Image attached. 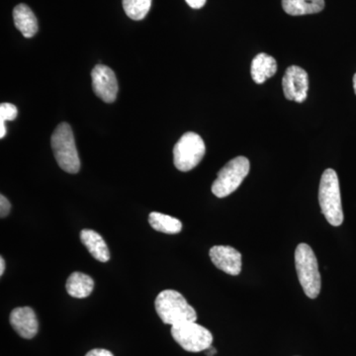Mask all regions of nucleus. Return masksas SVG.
Instances as JSON below:
<instances>
[{
    "mask_svg": "<svg viewBox=\"0 0 356 356\" xmlns=\"http://www.w3.org/2000/svg\"><path fill=\"white\" fill-rule=\"evenodd\" d=\"M18 115L17 107L11 103H1L0 105V138L6 135V122L15 120Z\"/></svg>",
    "mask_w": 356,
    "mask_h": 356,
    "instance_id": "19",
    "label": "nucleus"
},
{
    "mask_svg": "<svg viewBox=\"0 0 356 356\" xmlns=\"http://www.w3.org/2000/svg\"><path fill=\"white\" fill-rule=\"evenodd\" d=\"M4 270H6V261L3 257H0V276L3 275Z\"/></svg>",
    "mask_w": 356,
    "mask_h": 356,
    "instance_id": "23",
    "label": "nucleus"
},
{
    "mask_svg": "<svg viewBox=\"0 0 356 356\" xmlns=\"http://www.w3.org/2000/svg\"><path fill=\"white\" fill-rule=\"evenodd\" d=\"M250 161L245 156H236L218 172L212 185V192L218 198H224L235 192L250 172Z\"/></svg>",
    "mask_w": 356,
    "mask_h": 356,
    "instance_id": "5",
    "label": "nucleus"
},
{
    "mask_svg": "<svg viewBox=\"0 0 356 356\" xmlns=\"http://www.w3.org/2000/svg\"><path fill=\"white\" fill-rule=\"evenodd\" d=\"M81 243L88 248L89 254L92 255L96 261L107 262L110 259L109 248L99 234L93 229H83L81 233Z\"/></svg>",
    "mask_w": 356,
    "mask_h": 356,
    "instance_id": "13",
    "label": "nucleus"
},
{
    "mask_svg": "<svg viewBox=\"0 0 356 356\" xmlns=\"http://www.w3.org/2000/svg\"><path fill=\"white\" fill-rule=\"evenodd\" d=\"M295 266L300 284L309 298H317L322 287L317 257L310 245L300 243L295 250Z\"/></svg>",
    "mask_w": 356,
    "mask_h": 356,
    "instance_id": "3",
    "label": "nucleus"
},
{
    "mask_svg": "<svg viewBox=\"0 0 356 356\" xmlns=\"http://www.w3.org/2000/svg\"><path fill=\"white\" fill-rule=\"evenodd\" d=\"M206 147L198 134L185 133L173 147V163L180 172L193 170L202 161Z\"/></svg>",
    "mask_w": 356,
    "mask_h": 356,
    "instance_id": "6",
    "label": "nucleus"
},
{
    "mask_svg": "<svg viewBox=\"0 0 356 356\" xmlns=\"http://www.w3.org/2000/svg\"><path fill=\"white\" fill-rule=\"evenodd\" d=\"M353 89H355V92L356 95V74H355V76H353Z\"/></svg>",
    "mask_w": 356,
    "mask_h": 356,
    "instance_id": "25",
    "label": "nucleus"
},
{
    "mask_svg": "<svg viewBox=\"0 0 356 356\" xmlns=\"http://www.w3.org/2000/svg\"><path fill=\"white\" fill-rule=\"evenodd\" d=\"M285 13L292 16L321 13L325 8V0H282Z\"/></svg>",
    "mask_w": 356,
    "mask_h": 356,
    "instance_id": "16",
    "label": "nucleus"
},
{
    "mask_svg": "<svg viewBox=\"0 0 356 356\" xmlns=\"http://www.w3.org/2000/svg\"><path fill=\"white\" fill-rule=\"evenodd\" d=\"M282 86L283 92L288 100L298 103L304 102L308 95V74L298 65H291L285 72Z\"/></svg>",
    "mask_w": 356,
    "mask_h": 356,
    "instance_id": "8",
    "label": "nucleus"
},
{
    "mask_svg": "<svg viewBox=\"0 0 356 356\" xmlns=\"http://www.w3.org/2000/svg\"><path fill=\"white\" fill-rule=\"evenodd\" d=\"M154 307L161 320L172 327L197 320L195 309L175 290H165L159 293L154 301Z\"/></svg>",
    "mask_w": 356,
    "mask_h": 356,
    "instance_id": "1",
    "label": "nucleus"
},
{
    "mask_svg": "<svg viewBox=\"0 0 356 356\" xmlns=\"http://www.w3.org/2000/svg\"><path fill=\"white\" fill-rule=\"evenodd\" d=\"M318 202L323 214L332 226L339 227L343 224V211L339 177L332 168L325 170L321 178Z\"/></svg>",
    "mask_w": 356,
    "mask_h": 356,
    "instance_id": "2",
    "label": "nucleus"
},
{
    "mask_svg": "<svg viewBox=\"0 0 356 356\" xmlns=\"http://www.w3.org/2000/svg\"><path fill=\"white\" fill-rule=\"evenodd\" d=\"M153 0H122L123 8L131 19L139 21L144 19L151 9Z\"/></svg>",
    "mask_w": 356,
    "mask_h": 356,
    "instance_id": "18",
    "label": "nucleus"
},
{
    "mask_svg": "<svg viewBox=\"0 0 356 356\" xmlns=\"http://www.w3.org/2000/svg\"><path fill=\"white\" fill-rule=\"evenodd\" d=\"M210 257L214 266L229 275L236 276L242 271V254L229 245H215L210 250Z\"/></svg>",
    "mask_w": 356,
    "mask_h": 356,
    "instance_id": "10",
    "label": "nucleus"
},
{
    "mask_svg": "<svg viewBox=\"0 0 356 356\" xmlns=\"http://www.w3.org/2000/svg\"><path fill=\"white\" fill-rule=\"evenodd\" d=\"M205 351L207 353L208 356H213L215 355V353H217V350H215L214 348H212V346H211V348H208V350Z\"/></svg>",
    "mask_w": 356,
    "mask_h": 356,
    "instance_id": "24",
    "label": "nucleus"
},
{
    "mask_svg": "<svg viewBox=\"0 0 356 356\" xmlns=\"http://www.w3.org/2000/svg\"><path fill=\"white\" fill-rule=\"evenodd\" d=\"M93 288H95V281L92 278L81 273L70 274L65 284V289L70 296L77 299L88 297L92 293Z\"/></svg>",
    "mask_w": 356,
    "mask_h": 356,
    "instance_id": "15",
    "label": "nucleus"
},
{
    "mask_svg": "<svg viewBox=\"0 0 356 356\" xmlns=\"http://www.w3.org/2000/svg\"><path fill=\"white\" fill-rule=\"evenodd\" d=\"M93 91L97 97L106 103L116 100L118 83L113 70L104 65H95L91 72Z\"/></svg>",
    "mask_w": 356,
    "mask_h": 356,
    "instance_id": "9",
    "label": "nucleus"
},
{
    "mask_svg": "<svg viewBox=\"0 0 356 356\" xmlns=\"http://www.w3.org/2000/svg\"><path fill=\"white\" fill-rule=\"evenodd\" d=\"M149 222L156 231L168 235H175L182 229V224L179 220L163 213L152 212L149 216Z\"/></svg>",
    "mask_w": 356,
    "mask_h": 356,
    "instance_id": "17",
    "label": "nucleus"
},
{
    "mask_svg": "<svg viewBox=\"0 0 356 356\" xmlns=\"http://www.w3.org/2000/svg\"><path fill=\"white\" fill-rule=\"evenodd\" d=\"M276 72H277V63L271 56L261 53L252 60L250 74L255 83H264L266 79L273 76Z\"/></svg>",
    "mask_w": 356,
    "mask_h": 356,
    "instance_id": "14",
    "label": "nucleus"
},
{
    "mask_svg": "<svg viewBox=\"0 0 356 356\" xmlns=\"http://www.w3.org/2000/svg\"><path fill=\"white\" fill-rule=\"evenodd\" d=\"M11 204L6 196H0V217L6 218L10 213Z\"/></svg>",
    "mask_w": 356,
    "mask_h": 356,
    "instance_id": "20",
    "label": "nucleus"
},
{
    "mask_svg": "<svg viewBox=\"0 0 356 356\" xmlns=\"http://www.w3.org/2000/svg\"><path fill=\"white\" fill-rule=\"evenodd\" d=\"M173 339L184 350L189 353H200L212 346L213 336L209 330L196 322L184 323L172 327Z\"/></svg>",
    "mask_w": 356,
    "mask_h": 356,
    "instance_id": "7",
    "label": "nucleus"
},
{
    "mask_svg": "<svg viewBox=\"0 0 356 356\" xmlns=\"http://www.w3.org/2000/svg\"><path fill=\"white\" fill-rule=\"evenodd\" d=\"M14 24L25 38H32L38 32V21L29 6L18 4L13 10Z\"/></svg>",
    "mask_w": 356,
    "mask_h": 356,
    "instance_id": "12",
    "label": "nucleus"
},
{
    "mask_svg": "<svg viewBox=\"0 0 356 356\" xmlns=\"http://www.w3.org/2000/svg\"><path fill=\"white\" fill-rule=\"evenodd\" d=\"M10 324L23 339H31L38 332V320L36 314L30 307L14 309L10 314Z\"/></svg>",
    "mask_w": 356,
    "mask_h": 356,
    "instance_id": "11",
    "label": "nucleus"
},
{
    "mask_svg": "<svg viewBox=\"0 0 356 356\" xmlns=\"http://www.w3.org/2000/svg\"><path fill=\"white\" fill-rule=\"evenodd\" d=\"M86 356H114L111 351L103 350V348H95L86 353Z\"/></svg>",
    "mask_w": 356,
    "mask_h": 356,
    "instance_id": "21",
    "label": "nucleus"
},
{
    "mask_svg": "<svg viewBox=\"0 0 356 356\" xmlns=\"http://www.w3.org/2000/svg\"><path fill=\"white\" fill-rule=\"evenodd\" d=\"M185 1H186V3L188 4L191 8L200 9L205 6L207 0H185Z\"/></svg>",
    "mask_w": 356,
    "mask_h": 356,
    "instance_id": "22",
    "label": "nucleus"
},
{
    "mask_svg": "<svg viewBox=\"0 0 356 356\" xmlns=\"http://www.w3.org/2000/svg\"><path fill=\"white\" fill-rule=\"evenodd\" d=\"M51 149L58 165L65 172L77 173L81 168V159L76 147L74 133L67 123H60L51 138Z\"/></svg>",
    "mask_w": 356,
    "mask_h": 356,
    "instance_id": "4",
    "label": "nucleus"
}]
</instances>
